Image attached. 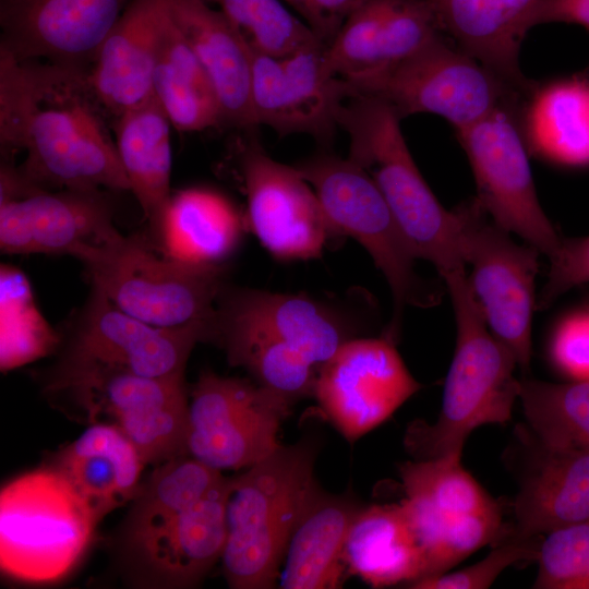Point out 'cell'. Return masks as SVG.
<instances>
[{
    "instance_id": "cell-3",
    "label": "cell",
    "mask_w": 589,
    "mask_h": 589,
    "mask_svg": "<svg viewBox=\"0 0 589 589\" xmlns=\"http://www.w3.org/2000/svg\"><path fill=\"white\" fill-rule=\"evenodd\" d=\"M228 486L224 478L203 495L193 480L177 472L145 483L122 533L123 554L142 582L190 587L221 560Z\"/></svg>"
},
{
    "instance_id": "cell-19",
    "label": "cell",
    "mask_w": 589,
    "mask_h": 589,
    "mask_svg": "<svg viewBox=\"0 0 589 589\" xmlns=\"http://www.w3.org/2000/svg\"><path fill=\"white\" fill-rule=\"evenodd\" d=\"M120 232L105 190H0V248L8 254H67Z\"/></svg>"
},
{
    "instance_id": "cell-21",
    "label": "cell",
    "mask_w": 589,
    "mask_h": 589,
    "mask_svg": "<svg viewBox=\"0 0 589 589\" xmlns=\"http://www.w3.org/2000/svg\"><path fill=\"white\" fill-rule=\"evenodd\" d=\"M445 34L428 0H365L326 47V61L350 84L404 61Z\"/></svg>"
},
{
    "instance_id": "cell-22",
    "label": "cell",
    "mask_w": 589,
    "mask_h": 589,
    "mask_svg": "<svg viewBox=\"0 0 589 589\" xmlns=\"http://www.w3.org/2000/svg\"><path fill=\"white\" fill-rule=\"evenodd\" d=\"M166 20V0H131L101 41L87 80L107 115L117 118L153 97Z\"/></svg>"
},
{
    "instance_id": "cell-9",
    "label": "cell",
    "mask_w": 589,
    "mask_h": 589,
    "mask_svg": "<svg viewBox=\"0 0 589 589\" xmlns=\"http://www.w3.org/2000/svg\"><path fill=\"white\" fill-rule=\"evenodd\" d=\"M351 323L342 311L308 296L225 285L206 323L205 341L223 348L233 366L257 356H284L320 369L353 338Z\"/></svg>"
},
{
    "instance_id": "cell-39",
    "label": "cell",
    "mask_w": 589,
    "mask_h": 589,
    "mask_svg": "<svg viewBox=\"0 0 589 589\" xmlns=\"http://www.w3.org/2000/svg\"><path fill=\"white\" fill-rule=\"evenodd\" d=\"M549 353L560 372L573 381H589V300L558 320Z\"/></svg>"
},
{
    "instance_id": "cell-28",
    "label": "cell",
    "mask_w": 589,
    "mask_h": 589,
    "mask_svg": "<svg viewBox=\"0 0 589 589\" xmlns=\"http://www.w3.org/2000/svg\"><path fill=\"white\" fill-rule=\"evenodd\" d=\"M461 453L417 459L399 468L406 494L401 503L424 561L446 522L459 516L500 508L462 467Z\"/></svg>"
},
{
    "instance_id": "cell-16",
    "label": "cell",
    "mask_w": 589,
    "mask_h": 589,
    "mask_svg": "<svg viewBox=\"0 0 589 589\" xmlns=\"http://www.w3.org/2000/svg\"><path fill=\"white\" fill-rule=\"evenodd\" d=\"M421 388L387 337L351 338L317 372L313 395L350 442L387 420Z\"/></svg>"
},
{
    "instance_id": "cell-31",
    "label": "cell",
    "mask_w": 589,
    "mask_h": 589,
    "mask_svg": "<svg viewBox=\"0 0 589 589\" xmlns=\"http://www.w3.org/2000/svg\"><path fill=\"white\" fill-rule=\"evenodd\" d=\"M359 508L348 498L321 491L290 538L279 575L281 588L340 587L347 569L344 561L346 539Z\"/></svg>"
},
{
    "instance_id": "cell-36",
    "label": "cell",
    "mask_w": 589,
    "mask_h": 589,
    "mask_svg": "<svg viewBox=\"0 0 589 589\" xmlns=\"http://www.w3.org/2000/svg\"><path fill=\"white\" fill-rule=\"evenodd\" d=\"M205 1L218 7L253 52L284 57L323 43L303 20L293 15L279 0Z\"/></svg>"
},
{
    "instance_id": "cell-6",
    "label": "cell",
    "mask_w": 589,
    "mask_h": 589,
    "mask_svg": "<svg viewBox=\"0 0 589 589\" xmlns=\"http://www.w3.org/2000/svg\"><path fill=\"white\" fill-rule=\"evenodd\" d=\"M99 521L58 469L23 473L0 493V567L20 581H57L80 561Z\"/></svg>"
},
{
    "instance_id": "cell-12",
    "label": "cell",
    "mask_w": 589,
    "mask_h": 589,
    "mask_svg": "<svg viewBox=\"0 0 589 589\" xmlns=\"http://www.w3.org/2000/svg\"><path fill=\"white\" fill-rule=\"evenodd\" d=\"M459 243L468 281L492 334L514 354L521 372L531 361V325L536 310V278L541 252L514 242L510 232L497 225L478 200L456 207Z\"/></svg>"
},
{
    "instance_id": "cell-18",
    "label": "cell",
    "mask_w": 589,
    "mask_h": 589,
    "mask_svg": "<svg viewBox=\"0 0 589 589\" xmlns=\"http://www.w3.org/2000/svg\"><path fill=\"white\" fill-rule=\"evenodd\" d=\"M239 167L245 226L262 245L278 260L318 257L337 235L298 169L274 160L256 143L243 147Z\"/></svg>"
},
{
    "instance_id": "cell-11",
    "label": "cell",
    "mask_w": 589,
    "mask_h": 589,
    "mask_svg": "<svg viewBox=\"0 0 589 589\" xmlns=\"http://www.w3.org/2000/svg\"><path fill=\"white\" fill-rule=\"evenodd\" d=\"M68 394L91 423L117 426L146 464L185 454L189 400L183 376L153 377L97 366H57L47 385Z\"/></svg>"
},
{
    "instance_id": "cell-13",
    "label": "cell",
    "mask_w": 589,
    "mask_h": 589,
    "mask_svg": "<svg viewBox=\"0 0 589 589\" xmlns=\"http://www.w3.org/2000/svg\"><path fill=\"white\" fill-rule=\"evenodd\" d=\"M290 405L257 383L204 371L191 390L185 454L218 471L249 468L280 445Z\"/></svg>"
},
{
    "instance_id": "cell-25",
    "label": "cell",
    "mask_w": 589,
    "mask_h": 589,
    "mask_svg": "<svg viewBox=\"0 0 589 589\" xmlns=\"http://www.w3.org/2000/svg\"><path fill=\"white\" fill-rule=\"evenodd\" d=\"M245 221L223 194L189 188L171 194L151 242L172 260L196 266H224L241 242Z\"/></svg>"
},
{
    "instance_id": "cell-26",
    "label": "cell",
    "mask_w": 589,
    "mask_h": 589,
    "mask_svg": "<svg viewBox=\"0 0 589 589\" xmlns=\"http://www.w3.org/2000/svg\"><path fill=\"white\" fill-rule=\"evenodd\" d=\"M539 454L514 501L515 525L504 536L528 539L589 519V452L541 445Z\"/></svg>"
},
{
    "instance_id": "cell-41",
    "label": "cell",
    "mask_w": 589,
    "mask_h": 589,
    "mask_svg": "<svg viewBox=\"0 0 589 589\" xmlns=\"http://www.w3.org/2000/svg\"><path fill=\"white\" fill-rule=\"evenodd\" d=\"M328 46L347 17L365 0H285Z\"/></svg>"
},
{
    "instance_id": "cell-42",
    "label": "cell",
    "mask_w": 589,
    "mask_h": 589,
    "mask_svg": "<svg viewBox=\"0 0 589 589\" xmlns=\"http://www.w3.org/2000/svg\"><path fill=\"white\" fill-rule=\"evenodd\" d=\"M545 23H566L589 29V0H540L531 16V28Z\"/></svg>"
},
{
    "instance_id": "cell-35",
    "label": "cell",
    "mask_w": 589,
    "mask_h": 589,
    "mask_svg": "<svg viewBox=\"0 0 589 589\" xmlns=\"http://www.w3.org/2000/svg\"><path fill=\"white\" fill-rule=\"evenodd\" d=\"M0 366L12 370L50 353L61 337L37 310L29 284L15 267L2 265Z\"/></svg>"
},
{
    "instance_id": "cell-14",
    "label": "cell",
    "mask_w": 589,
    "mask_h": 589,
    "mask_svg": "<svg viewBox=\"0 0 589 589\" xmlns=\"http://www.w3.org/2000/svg\"><path fill=\"white\" fill-rule=\"evenodd\" d=\"M517 109L500 107L456 134L483 209L497 225L550 257L562 237L539 202Z\"/></svg>"
},
{
    "instance_id": "cell-4",
    "label": "cell",
    "mask_w": 589,
    "mask_h": 589,
    "mask_svg": "<svg viewBox=\"0 0 589 589\" xmlns=\"http://www.w3.org/2000/svg\"><path fill=\"white\" fill-rule=\"evenodd\" d=\"M456 321V347L445 380L441 412L434 423L416 420L405 447L416 459L462 452L468 435L510 419L520 381L513 352L490 330L470 288L466 269L444 279Z\"/></svg>"
},
{
    "instance_id": "cell-15",
    "label": "cell",
    "mask_w": 589,
    "mask_h": 589,
    "mask_svg": "<svg viewBox=\"0 0 589 589\" xmlns=\"http://www.w3.org/2000/svg\"><path fill=\"white\" fill-rule=\"evenodd\" d=\"M206 322L166 328L123 312L96 289L68 322L59 366H97L143 376H183L189 356L205 341Z\"/></svg>"
},
{
    "instance_id": "cell-23",
    "label": "cell",
    "mask_w": 589,
    "mask_h": 589,
    "mask_svg": "<svg viewBox=\"0 0 589 589\" xmlns=\"http://www.w3.org/2000/svg\"><path fill=\"white\" fill-rule=\"evenodd\" d=\"M170 19L204 68L219 101L221 120L251 129L252 57L244 39L205 0H166Z\"/></svg>"
},
{
    "instance_id": "cell-7",
    "label": "cell",
    "mask_w": 589,
    "mask_h": 589,
    "mask_svg": "<svg viewBox=\"0 0 589 589\" xmlns=\"http://www.w3.org/2000/svg\"><path fill=\"white\" fill-rule=\"evenodd\" d=\"M294 167L313 189L335 233L356 239L386 278L393 314L385 337L395 341L406 306L437 304L441 285L416 273V256L381 190L361 166L348 157L320 154Z\"/></svg>"
},
{
    "instance_id": "cell-2",
    "label": "cell",
    "mask_w": 589,
    "mask_h": 589,
    "mask_svg": "<svg viewBox=\"0 0 589 589\" xmlns=\"http://www.w3.org/2000/svg\"><path fill=\"white\" fill-rule=\"evenodd\" d=\"M313 445H279L271 455L229 478L224 576L235 589H269L280 575L290 538L321 493Z\"/></svg>"
},
{
    "instance_id": "cell-37",
    "label": "cell",
    "mask_w": 589,
    "mask_h": 589,
    "mask_svg": "<svg viewBox=\"0 0 589 589\" xmlns=\"http://www.w3.org/2000/svg\"><path fill=\"white\" fill-rule=\"evenodd\" d=\"M544 534L539 544L533 588L589 589V519Z\"/></svg>"
},
{
    "instance_id": "cell-33",
    "label": "cell",
    "mask_w": 589,
    "mask_h": 589,
    "mask_svg": "<svg viewBox=\"0 0 589 589\" xmlns=\"http://www.w3.org/2000/svg\"><path fill=\"white\" fill-rule=\"evenodd\" d=\"M152 91L172 128L178 131H202L223 122L216 92L168 10Z\"/></svg>"
},
{
    "instance_id": "cell-34",
    "label": "cell",
    "mask_w": 589,
    "mask_h": 589,
    "mask_svg": "<svg viewBox=\"0 0 589 589\" xmlns=\"http://www.w3.org/2000/svg\"><path fill=\"white\" fill-rule=\"evenodd\" d=\"M524 413L540 444L589 452V381H520Z\"/></svg>"
},
{
    "instance_id": "cell-27",
    "label": "cell",
    "mask_w": 589,
    "mask_h": 589,
    "mask_svg": "<svg viewBox=\"0 0 589 589\" xmlns=\"http://www.w3.org/2000/svg\"><path fill=\"white\" fill-rule=\"evenodd\" d=\"M145 462L113 424L93 422L58 456V469L99 520L136 496Z\"/></svg>"
},
{
    "instance_id": "cell-20",
    "label": "cell",
    "mask_w": 589,
    "mask_h": 589,
    "mask_svg": "<svg viewBox=\"0 0 589 589\" xmlns=\"http://www.w3.org/2000/svg\"><path fill=\"white\" fill-rule=\"evenodd\" d=\"M131 0H0V51L88 69Z\"/></svg>"
},
{
    "instance_id": "cell-38",
    "label": "cell",
    "mask_w": 589,
    "mask_h": 589,
    "mask_svg": "<svg viewBox=\"0 0 589 589\" xmlns=\"http://www.w3.org/2000/svg\"><path fill=\"white\" fill-rule=\"evenodd\" d=\"M495 548L480 562L454 573L419 578L410 584L416 589H486L510 565L537 561L540 541L501 536Z\"/></svg>"
},
{
    "instance_id": "cell-1",
    "label": "cell",
    "mask_w": 589,
    "mask_h": 589,
    "mask_svg": "<svg viewBox=\"0 0 589 589\" xmlns=\"http://www.w3.org/2000/svg\"><path fill=\"white\" fill-rule=\"evenodd\" d=\"M88 69L0 51V144L19 165L1 173L39 190L130 191Z\"/></svg>"
},
{
    "instance_id": "cell-24",
    "label": "cell",
    "mask_w": 589,
    "mask_h": 589,
    "mask_svg": "<svg viewBox=\"0 0 589 589\" xmlns=\"http://www.w3.org/2000/svg\"><path fill=\"white\" fill-rule=\"evenodd\" d=\"M446 35L518 93L536 86L521 72L519 50L540 0H428Z\"/></svg>"
},
{
    "instance_id": "cell-32",
    "label": "cell",
    "mask_w": 589,
    "mask_h": 589,
    "mask_svg": "<svg viewBox=\"0 0 589 589\" xmlns=\"http://www.w3.org/2000/svg\"><path fill=\"white\" fill-rule=\"evenodd\" d=\"M171 128L154 97L115 118L118 155L149 228L171 196Z\"/></svg>"
},
{
    "instance_id": "cell-30",
    "label": "cell",
    "mask_w": 589,
    "mask_h": 589,
    "mask_svg": "<svg viewBox=\"0 0 589 589\" xmlns=\"http://www.w3.org/2000/svg\"><path fill=\"white\" fill-rule=\"evenodd\" d=\"M519 115L529 152L558 165L589 166V73L534 86Z\"/></svg>"
},
{
    "instance_id": "cell-10",
    "label": "cell",
    "mask_w": 589,
    "mask_h": 589,
    "mask_svg": "<svg viewBox=\"0 0 589 589\" xmlns=\"http://www.w3.org/2000/svg\"><path fill=\"white\" fill-rule=\"evenodd\" d=\"M352 94L388 104L400 118L437 115L455 130L525 97L470 55L442 36L387 69L354 83Z\"/></svg>"
},
{
    "instance_id": "cell-29",
    "label": "cell",
    "mask_w": 589,
    "mask_h": 589,
    "mask_svg": "<svg viewBox=\"0 0 589 589\" xmlns=\"http://www.w3.org/2000/svg\"><path fill=\"white\" fill-rule=\"evenodd\" d=\"M344 561L351 574L375 588L423 577L424 555L401 502L359 508Z\"/></svg>"
},
{
    "instance_id": "cell-40",
    "label": "cell",
    "mask_w": 589,
    "mask_h": 589,
    "mask_svg": "<svg viewBox=\"0 0 589 589\" xmlns=\"http://www.w3.org/2000/svg\"><path fill=\"white\" fill-rule=\"evenodd\" d=\"M549 260L548 277L537 297V311L548 309L572 288L589 283V236L562 238Z\"/></svg>"
},
{
    "instance_id": "cell-17",
    "label": "cell",
    "mask_w": 589,
    "mask_h": 589,
    "mask_svg": "<svg viewBox=\"0 0 589 589\" xmlns=\"http://www.w3.org/2000/svg\"><path fill=\"white\" fill-rule=\"evenodd\" d=\"M323 43L284 57L251 51L250 100L255 125L279 135L309 134L328 141L351 89L326 61Z\"/></svg>"
},
{
    "instance_id": "cell-5",
    "label": "cell",
    "mask_w": 589,
    "mask_h": 589,
    "mask_svg": "<svg viewBox=\"0 0 589 589\" xmlns=\"http://www.w3.org/2000/svg\"><path fill=\"white\" fill-rule=\"evenodd\" d=\"M400 119L385 101L353 94L344 101L337 124L349 136L348 158L372 177L416 259L433 264L444 279L466 267L458 212L446 209L422 177Z\"/></svg>"
},
{
    "instance_id": "cell-8",
    "label": "cell",
    "mask_w": 589,
    "mask_h": 589,
    "mask_svg": "<svg viewBox=\"0 0 589 589\" xmlns=\"http://www.w3.org/2000/svg\"><path fill=\"white\" fill-rule=\"evenodd\" d=\"M75 259L93 289L129 315L158 327L207 322L225 287L224 266L172 260L142 235L119 233Z\"/></svg>"
}]
</instances>
